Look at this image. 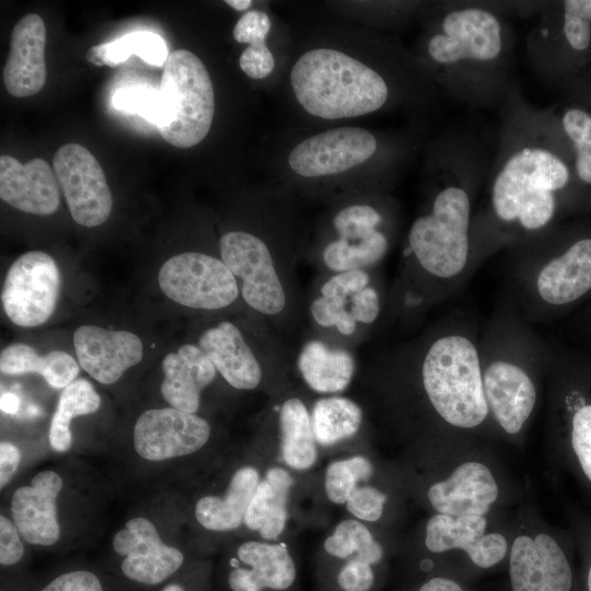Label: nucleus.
<instances>
[{
	"instance_id": "1",
	"label": "nucleus",
	"mask_w": 591,
	"mask_h": 591,
	"mask_svg": "<svg viewBox=\"0 0 591 591\" xmlns=\"http://www.w3.org/2000/svg\"><path fill=\"white\" fill-rule=\"evenodd\" d=\"M303 39L286 85L304 117L338 121L419 105L436 86L413 53L368 30L321 26Z\"/></svg>"
},
{
	"instance_id": "2",
	"label": "nucleus",
	"mask_w": 591,
	"mask_h": 591,
	"mask_svg": "<svg viewBox=\"0 0 591 591\" xmlns=\"http://www.w3.org/2000/svg\"><path fill=\"white\" fill-rule=\"evenodd\" d=\"M496 158L472 225L474 273L493 255L551 231L571 178L556 148L555 119L515 96L512 86Z\"/></svg>"
},
{
	"instance_id": "3",
	"label": "nucleus",
	"mask_w": 591,
	"mask_h": 591,
	"mask_svg": "<svg viewBox=\"0 0 591 591\" xmlns=\"http://www.w3.org/2000/svg\"><path fill=\"white\" fill-rule=\"evenodd\" d=\"M428 153L425 202L406 239V280L436 304L460 293L474 275L472 225L489 167L480 146L465 136L436 140Z\"/></svg>"
},
{
	"instance_id": "4",
	"label": "nucleus",
	"mask_w": 591,
	"mask_h": 591,
	"mask_svg": "<svg viewBox=\"0 0 591 591\" xmlns=\"http://www.w3.org/2000/svg\"><path fill=\"white\" fill-rule=\"evenodd\" d=\"M510 28L487 4L438 7L413 53L428 77L450 96L474 105L506 100L512 53Z\"/></svg>"
},
{
	"instance_id": "5",
	"label": "nucleus",
	"mask_w": 591,
	"mask_h": 591,
	"mask_svg": "<svg viewBox=\"0 0 591 591\" xmlns=\"http://www.w3.org/2000/svg\"><path fill=\"white\" fill-rule=\"evenodd\" d=\"M480 324L472 310L455 308L403 351L433 413L453 428L474 429L490 416L480 370Z\"/></svg>"
},
{
	"instance_id": "6",
	"label": "nucleus",
	"mask_w": 591,
	"mask_h": 591,
	"mask_svg": "<svg viewBox=\"0 0 591 591\" xmlns=\"http://www.w3.org/2000/svg\"><path fill=\"white\" fill-rule=\"evenodd\" d=\"M479 358L489 414L505 432L518 434L536 406L548 344L507 296L482 321Z\"/></svg>"
},
{
	"instance_id": "7",
	"label": "nucleus",
	"mask_w": 591,
	"mask_h": 591,
	"mask_svg": "<svg viewBox=\"0 0 591 591\" xmlns=\"http://www.w3.org/2000/svg\"><path fill=\"white\" fill-rule=\"evenodd\" d=\"M509 253L507 297L533 324L591 291V236L564 244L552 229Z\"/></svg>"
},
{
	"instance_id": "8",
	"label": "nucleus",
	"mask_w": 591,
	"mask_h": 591,
	"mask_svg": "<svg viewBox=\"0 0 591 591\" xmlns=\"http://www.w3.org/2000/svg\"><path fill=\"white\" fill-rule=\"evenodd\" d=\"M402 144L361 126H335L293 141L280 171L293 182L340 186L355 179L383 183L401 163Z\"/></svg>"
},
{
	"instance_id": "9",
	"label": "nucleus",
	"mask_w": 591,
	"mask_h": 591,
	"mask_svg": "<svg viewBox=\"0 0 591 591\" xmlns=\"http://www.w3.org/2000/svg\"><path fill=\"white\" fill-rule=\"evenodd\" d=\"M216 93L204 61L188 49L169 54L163 66L154 126L162 138L179 149L205 140L215 119Z\"/></svg>"
},
{
	"instance_id": "10",
	"label": "nucleus",
	"mask_w": 591,
	"mask_h": 591,
	"mask_svg": "<svg viewBox=\"0 0 591 591\" xmlns=\"http://www.w3.org/2000/svg\"><path fill=\"white\" fill-rule=\"evenodd\" d=\"M158 280L169 299L192 309H223L239 296L236 279L222 259L200 252L170 257L160 268Z\"/></svg>"
},
{
	"instance_id": "11",
	"label": "nucleus",
	"mask_w": 591,
	"mask_h": 591,
	"mask_svg": "<svg viewBox=\"0 0 591 591\" xmlns=\"http://www.w3.org/2000/svg\"><path fill=\"white\" fill-rule=\"evenodd\" d=\"M60 289V273L45 252L30 251L7 271L1 302L9 320L21 327L44 324L53 315Z\"/></svg>"
},
{
	"instance_id": "12",
	"label": "nucleus",
	"mask_w": 591,
	"mask_h": 591,
	"mask_svg": "<svg viewBox=\"0 0 591 591\" xmlns=\"http://www.w3.org/2000/svg\"><path fill=\"white\" fill-rule=\"evenodd\" d=\"M222 262L242 281L244 301L255 311L275 315L286 305V292L267 243L258 235L235 230L220 239Z\"/></svg>"
},
{
	"instance_id": "13",
	"label": "nucleus",
	"mask_w": 591,
	"mask_h": 591,
	"mask_svg": "<svg viewBox=\"0 0 591 591\" xmlns=\"http://www.w3.org/2000/svg\"><path fill=\"white\" fill-rule=\"evenodd\" d=\"M54 172L78 224L94 228L108 219L112 193L101 164L85 147L61 146L54 157Z\"/></svg>"
},
{
	"instance_id": "14",
	"label": "nucleus",
	"mask_w": 591,
	"mask_h": 591,
	"mask_svg": "<svg viewBox=\"0 0 591 591\" xmlns=\"http://www.w3.org/2000/svg\"><path fill=\"white\" fill-rule=\"evenodd\" d=\"M113 549L123 557L119 570L131 583L144 587L163 584L183 567L185 557L160 538L148 519H130L113 538Z\"/></svg>"
},
{
	"instance_id": "15",
	"label": "nucleus",
	"mask_w": 591,
	"mask_h": 591,
	"mask_svg": "<svg viewBox=\"0 0 591 591\" xmlns=\"http://www.w3.org/2000/svg\"><path fill=\"white\" fill-rule=\"evenodd\" d=\"M209 436L208 421L196 414L173 407L152 408L138 417L134 445L141 457L163 461L198 451Z\"/></svg>"
},
{
	"instance_id": "16",
	"label": "nucleus",
	"mask_w": 591,
	"mask_h": 591,
	"mask_svg": "<svg viewBox=\"0 0 591 591\" xmlns=\"http://www.w3.org/2000/svg\"><path fill=\"white\" fill-rule=\"evenodd\" d=\"M79 366L102 384H113L143 357L141 339L124 329L82 325L73 334Z\"/></svg>"
},
{
	"instance_id": "17",
	"label": "nucleus",
	"mask_w": 591,
	"mask_h": 591,
	"mask_svg": "<svg viewBox=\"0 0 591 591\" xmlns=\"http://www.w3.org/2000/svg\"><path fill=\"white\" fill-rule=\"evenodd\" d=\"M512 591H570L569 563L553 537L541 533L535 538L518 536L509 563Z\"/></svg>"
},
{
	"instance_id": "18",
	"label": "nucleus",
	"mask_w": 591,
	"mask_h": 591,
	"mask_svg": "<svg viewBox=\"0 0 591 591\" xmlns=\"http://www.w3.org/2000/svg\"><path fill=\"white\" fill-rule=\"evenodd\" d=\"M297 566L282 544L245 542L229 561L224 577L228 591H291Z\"/></svg>"
},
{
	"instance_id": "19",
	"label": "nucleus",
	"mask_w": 591,
	"mask_h": 591,
	"mask_svg": "<svg viewBox=\"0 0 591 591\" xmlns=\"http://www.w3.org/2000/svg\"><path fill=\"white\" fill-rule=\"evenodd\" d=\"M483 515H432L426 526V547L432 553L461 548L480 568L501 561L507 553V541L499 533L485 534Z\"/></svg>"
},
{
	"instance_id": "20",
	"label": "nucleus",
	"mask_w": 591,
	"mask_h": 591,
	"mask_svg": "<svg viewBox=\"0 0 591 591\" xmlns=\"http://www.w3.org/2000/svg\"><path fill=\"white\" fill-rule=\"evenodd\" d=\"M0 198L13 208L37 216L54 213L60 205L55 172L39 158L25 164L15 158L0 157Z\"/></svg>"
},
{
	"instance_id": "21",
	"label": "nucleus",
	"mask_w": 591,
	"mask_h": 591,
	"mask_svg": "<svg viewBox=\"0 0 591 591\" xmlns=\"http://www.w3.org/2000/svg\"><path fill=\"white\" fill-rule=\"evenodd\" d=\"M62 479L54 471L37 473L30 486L15 490L11 499L13 522L30 544L50 546L60 537L57 498Z\"/></svg>"
},
{
	"instance_id": "22",
	"label": "nucleus",
	"mask_w": 591,
	"mask_h": 591,
	"mask_svg": "<svg viewBox=\"0 0 591 591\" xmlns=\"http://www.w3.org/2000/svg\"><path fill=\"white\" fill-rule=\"evenodd\" d=\"M46 26L35 13L24 15L14 25L10 51L3 68L7 91L15 97L39 92L46 82Z\"/></svg>"
},
{
	"instance_id": "23",
	"label": "nucleus",
	"mask_w": 591,
	"mask_h": 591,
	"mask_svg": "<svg viewBox=\"0 0 591 591\" xmlns=\"http://www.w3.org/2000/svg\"><path fill=\"white\" fill-rule=\"evenodd\" d=\"M497 497L498 486L491 472L478 462L461 464L450 477L428 490L429 501L438 513L451 517H484Z\"/></svg>"
},
{
	"instance_id": "24",
	"label": "nucleus",
	"mask_w": 591,
	"mask_h": 591,
	"mask_svg": "<svg viewBox=\"0 0 591 591\" xmlns=\"http://www.w3.org/2000/svg\"><path fill=\"white\" fill-rule=\"evenodd\" d=\"M164 379L161 394L171 407L195 414L199 408L200 393L217 374V369L199 348L185 344L162 361Z\"/></svg>"
},
{
	"instance_id": "25",
	"label": "nucleus",
	"mask_w": 591,
	"mask_h": 591,
	"mask_svg": "<svg viewBox=\"0 0 591 591\" xmlns=\"http://www.w3.org/2000/svg\"><path fill=\"white\" fill-rule=\"evenodd\" d=\"M198 346L231 386L253 390L259 384V362L240 329L231 322H221L206 329L198 338Z\"/></svg>"
},
{
	"instance_id": "26",
	"label": "nucleus",
	"mask_w": 591,
	"mask_h": 591,
	"mask_svg": "<svg viewBox=\"0 0 591 591\" xmlns=\"http://www.w3.org/2000/svg\"><path fill=\"white\" fill-rule=\"evenodd\" d=\"M259 483L256 468L245 466L235 472L223 497L205 496L198 500L195 515L199 524L211 531L236 529L244 521L247 508Z\"/></svg>"
},
{
	"instance_id": "27",
	"label": "nucleus",
	"mask_w": 591,
	"mask_h": 591,
	"mask_svg": "<svg viewBox=\"0 0 591 591\" xmlns=\"http://www.w3.org/2000/svg\"><path fill=\"white\" fill-rule=\"evenodd\" d=\"M293 479L281 467H271L258 483L247 508L244 523L259 531L265 540H275L283 531L287 521V499Z\"/></svg>"
},
{
	"instance_id": "28",
	"label": "nucleus",
	"mask_w": 591,
	"mask_h": 591,
	"mask_svg": "<svg viewBox=\"0 0 591 591\" xmlns=\"http://www.w3.org/2000/svg\"><path fill=\"white\" fill-rule=\"evenodd\" d=\"M298 369L313 391L337 393L349 385L356 363L349 351L331 348L320 340H310L299 354Z\"/></svg>"
},
{
	"instance_id": "29",
	"label": "nucleus",
	"mask_w": 591,
	"mask_h": 591,
	"mask_svg": "<svg viewBox=\"0 0 591 591\" xmlns=\"http://www.w3.org/2000/svg\"><path fill=\"white\" fill-rule=\"evenodd\" d=\"M0 371L9 375L37 373L54 389H65L76 380L80 366L65 351L53 350L40 356L31 346L14 343L1 351Z\"/></svg>"
},
{
	"instance_id": "30",
	"label": "nucleus",
	"mask_w": 591,
	"mask_h": 591,
	"mask_svg": "<svg viewBox=\"0 0 591 591\" xmlns=\"http://www.w3.org/2000/svg\"><path fill=\"white\" fill-rule=\"evenodd\" d=\"M271 28L269 13L259 9L244 12L233 26V39L247 45L239 57L240 69L252 80H264L276 70V56L267 43Z\"/></svg>"
},
{
	"instance_id": "31",
	"label": "nucleus",
	"mask_w": 591,
	"mask_h": 591,
	"mask_svg": "<svg viewBox=\"0 0 591 591\" xmlns=\"http://www.w3.org/2000/svg\"><path fill=\"white\" fill-rule=\"evenodd\" d=\"M281 455L290 467L303 471L316 461V440L311 416L299 398L287 399L279 413Z\"/></svg>"
},
{
	"instance_id": "32",
	"label": "nucleus",
	"mask_w": 591,
	"mask_h": 591,
	"mask_svg": "<svg viewBox=\"0 0 591 591\" xmlns=\"http://www.w3.org/2000/svg\"><path fill=\"white\" fill-rule=\"evenodd\" d=\"M136 55L144 62L163 67L169 57L164 39L157 33L137 31L112 42L92 46L85 54L89 62L95 66L116 67Z\"/></svg>"
},
{
	"instance_id": "33",
	"label": "nucleus",
	"mask_w": 591,
	"mask_h": 591,
	"mask_svg": "<svg viewBox=\"0 0 591 591\" xmlns=\"http://www.w3.org/2000/svg\"><path fill=\"white\" fill-rule=\"evenodd\" d=\"M362 410L354 401L332 396L318 399L312 409L311 422L317 443L333 445L357 433Z\"/></svg>"
},
{
	"instance_id": "34",
	"label": "nucleus",
	"mask_w": 591,
	"mask_h": 591,
	"mask_svg": "<svg viewBox=\"0 0 591 591\" xmlns=\"http://www.w3.org/2000/svg\"><path fill=\"white\" fill-rule=\"evenodd\" d=\"M101 397L85 379H78L63 389L50 421L49 442L54 450L66 452L71 447L70 422L73 417L95 413Z\"/></svg>"
},
{
	"instance_id": "35",
	"label": "nucleus",
	"mask_w": 591,
	"mask_h": 591,
	"mask_svg": "<svg viewBox=\"0 0 591 591\" xmlns=\"http://www.w3.org/2000/svg\"><path fill=\"white\" fill-rule=\"evenodd\" d=\"M390 245V232L363 240L336 237L325 245L322 258L327 268L337 273L364 269L380 263Z\"/></svg>"
},
{
	"instance_id": "36",
	"label": "nucleus",
	"mask_w": 591,
	"mask_h": 591,
	"mask_svg": "<svg viewBox=\"0 0 591 591\" xmlns=\"http://www.w3.org/2000/svg\"><path fill=\"white\" fill-rule=\"evenodd\" d=\"M559 28L556 30L543 12L536 24L541 25L549 33L559 36L554 37L533 26L530 33L564 39L568 48L577 53H583L591 45V0H566L561 2Z\"/></svg>"
},
{
	"instance_id": "37",
	"label": "nucleus",
	"mask_w": 591,
	"mask_h": 591,
	"mask_svg": "<svg viewBox=\"0 0 591 591\" xmlns=\"http://www.w3.org/2000/svg\"><path fill=\"white\" fill-rule=\"evenodd\" d=\"M324 549L334 558L344 561L356 558L373 567L383 558V548L368 528L351 519L341 521L336 526L333 534L325 540Z\"/></svg>"
},
{
	"instance_id": "38",
	"label": "nucleus",
	"mask_w": 591,
	"mask_h": 591,
	"mask_svg": "<svg viewBox=\"0 0 591 591\" xmlns=\"http://www.w3.org/2000/svg\"><path fill=\"white\" fill-rule=\"evenodd\" d=\"M337 237L363 240L390 232L387 212L382 205L359 201L341 207L333 217Z\"/></svg>"
},
{
	"instance_id": "39",
	"label": "nucleus",
	"mask_w": 591,
	"mask_h": 591,
	"mask_svg": "<svg viewBox=\"0 0 591 591\" xmlns=\"http://www.w3.org/2000/svg\"><path fill=\"white\" fill-rule=\"evenodd\" d=\"M559 125L573 150V172L591 187V114L580 107H568Z\"/></svg>"
},
{
	"instance_id": "40",
	"label": "nucleus",
	"mask_w": 591,
	"mask_h": 591,
	"mask_svg": "<svg viewBox=\"0 0 591 591\" xmlns=\"http://www.w3.org/2000/svg\"><path fill=\"white\" fill-rule=\"evenodd\" d=\"M371 462L361 455L333 462L325 474V491L334 503H345L358 483L371 477Z\"/></svg>"
},
{
	"instance_id": "41",
	"label": "nucleus",
	"mask_w": 591,
	"mask_h": 591,
	"mask_svg": "<svg viewBox=\"0 0 591 591\" xmlns=\"http://www.w3.org/2000/svg\"><path fill=\"white\" fill-rule=\"evenodd\" d=\"M112 105L117 111L137 114L154 125L159 105V90L142 85L121 88L113 94Z\"/></svg>"
},
{
	"instance_id": "42",
	"label": "nucleus",
	"mask_w": 591,
	"mask_h": 591,
	"mask_svg": "<svg viewBox=\"0 0 591 591\" xmlns=\"http://www.w3.org/2000/svg\"><path fill=\"white\" fill-rule=\"evenodd\" d=\"M313 320L323 327H336L344 336L355 333L357 322L347 309V301L321 296L311 303Z\"/></svg>"
},
{
	"instance_id": "43",
	"label": "nucleus",
	"mask_w": 591,
	"mask_h": 591,
	"mask_svg": "<svg viewBox=\"0 0 591 591\" xmlns=\"http://www.w3.org/2000/svg\"><path fill=\"white\" fill-rule=\"evenodd\" d=\"M375 582L374 567L356 558L344 561L334 575L337 591H372Z\"/></svg>"
},
{
	"instance_id": "44",
	"label": "nucleus",
	"mask_w": 591,
	"mask_h": 591,
	"mask_svg": "<svg viewBox=\"0 0 591 591\" xmlns=\"http://www.w3.org/2000/svg\"><path fill=\"white\" fill-rule=\"evenodd\" d=\"M571 445L586 476L591 480V404L579 406L572 415Z\"/></svg>"
},
{
	"instance_id": "45",
	"label": "nucleus",
	"mask_w": 591,
	"mask_h": 591,
	"mask_svg": "<svg viewBox=\"0 0 591 591\" xmlns=\"http://www.w3.org/2000/svg\"><path fill=\"white\" fill-rule=\"evenodd\" d=\"M38 591H107L101 577L89 569H71L58 573Z\"/></svg>"
},
{
	"instance_id": "46",
	"label": "nucleus",
	"mask_w": 591,
	"mask_h": 591,
	"mask_svg": "<svg viewBox=\"0 0 591 591\" xmlns=\"http://www.w3.org/2000/svg\"><path fill=\"white\" fill-rule=\"evenodd\" d=\"M386 496L372 486L357 487L346 501L348 511L369 522L379 520L383 513Z\"/></svg>"
},
{
	"instance_id": "47",
	"label": "nucleus",
	"mask_w": 591,
	"mask_h": 591,
	"mask_svg": "<svg viewBox=\"0 0 591 591\" xmlns=\"http://www.w3.org/2000/svg\"><path fill=\"white\" fill-rule=\"evenodd\" d=\"M370 275L366 269H352L337 273L321 288L324 297L339 298L347 301L358 291L370 285Z\"/></svg>"
},
{
	"instance_id": "48",
	"label": "nucleus",
	"mask_w": 591,
	"mask_h": 591,
	"mask_svg": "<svg viewBox=\"0 0 591 591\" xmlns=\"http://www.w3.org/2000/svg\"><path fill=\"white\" fill-rule=\"evenodd\" d=\"M20 532L14 522L7 517H0V564L11 567L19 564L24 555V546L20 540Z\"/></svg>"
},
{
	"instance_id": "49",
	"label": "nucleus",
	"mask_w": 591,
	"mask_h": 591,
	"mask_svg": "<svg viewBox=\"0 0 591 591\" xmlns=\"http://www.w3.org/2000/svg\"><path fill=\"white\" fill-rule=\"evenodd\" d=\"M350 313L357 323L371 324L381 312V298L374 287L368 286L350 298Z\"/></svg>"
},
{
	"instance_id": "50",
	"label": "nucleus",
	"mask_w": 591,
	"mask_h": 591,
	"mask_svg": "<svg viewBox=\"0 0 591 591\" xmlns=\"http://www.w3.org/2000/svg\"><path fill=\"white\" fill-rule=\"evenodd\" d=\"M21 460V452L10 442L0 444V487L3 488L15 474Z\"/></svg>"
},
{
	"instance_id": "51",
	"label": "nucleus",
	"mask_w": 591,
	"mask_h": 591,
	"mask_svg": "<svg viewBox=\"0 0 591 591\" xmlns=\"http://www.w3.org/2000/svg\"><path fill=\"white\" fill-rule=\"evenodd\" d=\"M417 591H466L461 588L455 581L443 578L434 577L424 582Z\"/></svg>"
},
{
	"instance_id": "52",
	"label": "nucleus",
	"mask_w": 591,
	"mask_h": 591,
	"mask_svg": "<svg viewBox=\"0 0 591 591\" xmlns=\"http://www.w3.org/2000/svg\"><path fill=\"white\" fill-rule=\"evenodd\" d=\"M0 407L3 413L13 415L20 408V398L16 394L5 392L1 394Z\"/></svg>"
},
{
	"instance_id": "53",
	"label": "nucleus",
	"mask_w": 591,
	"mask_h": 591,
	"mask_svg": "<svg viewBox=\"0 0 591 591\" xmlns=\"http://www.w3.org/2000/svg\"><path fill=\"white\" fill-rule=\"evenodd\" d=\"M224 3L236 11L246 12L252 7L253 1L252 0H225Z\"/></svg>"
},
{
	"instance_id": "54",
	"label": "nucleus",
	"mask_w": 591,
	"mask_h": 591,
	"mask_svg": "<svg viewBox=\"0 0 591 591\" xmlns=\"http://www.w3.org/2000/svg\"><path fill=\"white\" fill-rule=\"evenodd\" d=\"M160 591H190L188 584L181 581H171L164 584Z\"/></svg>"
},
{
	"instance_id": "55",
	"label": "nucleus",
	"mask_w": 591,
	"mask_h": 591,
	"mask_svg": "<svg viewBox=\"0 0 591 591\" xmlns=\"http://www.w3.org/2000/svg\"><path fill=\"white\" fill-rule=\"evenodd\" d=\"M588 589H589V591H591V568H590L589 575H588Z\"/></svg>"
}]
</instances>
